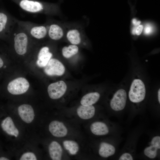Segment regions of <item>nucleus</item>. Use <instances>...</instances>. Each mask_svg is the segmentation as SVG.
Wrapping results in <instances>:
<instances>
[{"instance_id": "1", "label": "nucleus", "mask_w": 160, "mask_h": 160, "mask_svg": "<svg viewBox=\"0 0 160 160\" xmlns=\"http://www.w3.org/2000/svg\"><path fill=\"white\" fill-rule=\"evenodd\" d=\"M17 21V20L9 39L12 40L16 53L22 56L27 53L30 43L33 40Z\"/></svg>"}, {"instance_id": "2", "label": "nucleus", "mask_w": 160, "mask_h": 160, "mask_svg": "<svg viewBox=\"0 0 160 160\" xmlns=\"http://www.w3.org/2000/svg\"><path fill=\"white\" fill-rule=\"evenodd\" d=\"M146 93V87L143 81L138 77H135L132 81L129 91L130 101L134 103L142 102L145 98Z\"/></svg>"}, {"instance_id": "3", "label": "nucleus", "mask_w": 160, "mask_h": 160, "mask_svg": "<svg viewBox=\"0 0 160 160\" xmlns=\"http://www.w3.org/2000/svg\"><path fill=\"white\" fill-rule=\"evenodd\" d=\"M18 23L27 32L33 40H40L48 37L47 25L18 20Z\"/></svg>"}, {"instance_id": "4", "label": "nucleus", "mask_w": 160, "mask_h": 160, "mask_svg": "<svg viewBox=\"0 0 160 160\" xmlns=\"http://www.w3.org/2000/svg\"><path fill=\"white\" fill-rule=\"evenodd\" d=\"M17 20L8 14L0 12V38L9 39Z\"/></svg>"}, {"instance_id": "5", "label": "nucleus", "mask_w": 160, "mask_h": 160, "mask_svg": "<svg viewBox=\"0 0 160 160\" xmlns=\"http://www.w3.org/2000/svg\"><path fill=\"white\" fill-rule=\"evenodd\" d=\"M30 84L28 80L22 77L17 78L8 84L7 89L14 95H19L25 93L28 89Z\"/></svg>"}, {"instance_id": "6", "label": "nucleus", "mask_w": 160, "mask_h": 160, "mask_svg": "<svg viewBox=\"0 0 160 160\" xmlns=\"http://www.w3.org/2000/svg\"><path fill=\"white\" fill-rule=\"evenodd\" d=\"M127 98V93L124 89L120 88L118 89L110 100L111 108L115 111L123 110L125 107Z\"/></svg>"}, {"instance_id": "7", "label": "nucleus", "mask_w": 160, "mask_h": 160, "mask_svg": "<svg viewBox=\"0 0 160 160\" xmlns=\"http://www.w3.org/2000/svg\"><path fill=\"white\" fill-rule=\"evenodd\" d=\"M65 68L61 62L55 58H51L44 69V73L47 75L61 76L63 75Z\"/></svg>"}, {"instance_id": "8", "label": "nucleus", "mask_w": 160, "mask_h": 160, "mask_svg": "<svg viewBox=\"0 0 160 160\" xmlns=\"http://www.w3.org/2000/svg\"><path fill=\"white\" fill-rule=\"evenodd\" d=\"M67 89L65 83L63 81H60L50 84L47 88V92L51 99H57L64 95Z\"/></svg>"}, {"instance_id": "9", "label": "nucleus", "mask_w": 160, "mask_h": 160, "mask_svg": "<svg viewBox=\"0 0 160 160\" xmlns=\"http://www.w3.org/2000/svg\"><path fill=\"white\" fill-rule=\"evenodd\" d=\"M19 5L23 10L31 13H41L45 10L44 5L42 3L38 1L21 0Z\"/></svg>"}, {"instance_id": "10", "label": "nucleus", "mask_w": 160, "mask_h": 160, "mask_svg": "<svg viewBox=\"0 0 160 160\" xmlns=\"http://www.w3.org/2000/svg\"><path fill=\"white\" fill-rule=\"evenodd\" d=\"M48 128L51 134L56 137H64L68 134L66 127L64 123L59 121L54 120L51 122Z\"/></svg>"}, {"instance_id": "11", "label": "nucleus", "mask_w": 160, "mask_h": 160, "mask_svg": "<svg viewBox=\"0 0 160 160\" xmlns=\"http://www.w3.org/2000/svg\"><path fill=\"white\" fill-rule=\"evenodd\" d=\"M18 112L21 119L27 123H31L34 119V110L30 105L27 104L21 105L18 108Z\"/></svg>"}, {"instance_id": "12", "label": "nucleus", "mask_w": 160, "mask_h": 160, "mask_svg": "<svg viewBox=\"0 0 160 160\" xmlns=\"http://www.w3.org/2000/svg\"><path fill=\"white\" fill-rule=\"evenodd\" d=\"M52 56V54L48 46L41 47L37 54V65L39 67H45Z\"/></svg>"}, {"instance_id": "13", "label": "nucleus", "mask_w": 160, "mask_h": 160, "mask_svg": "<svg viewBox=\"0 0 160 160\" xmlns=\"http://www.w3.org/2000/svg\"><path fill=\"white\" fill-rule=\"evenodd\" d=\"M47 36L51 39L57 41L63 37L64 31L60 25L56 23H52L47 25Z\"/></svg>"}, {"instance_id": "14", "label": "nucleus", "mask_w": 160, "mask_h": 160, "mask_svg": "<svg viewBox=\"0 0 160 160\" xmlns=\"http://www.w3.org/2000/svg\"><path fill=\"white\" fill-rule=\"evenodd\" d=\"M1 127L4 131L8 135L17 137L19 131L15 127L12 119L8 116L1 122Z\"/></svg>"}, {"instance_id": "15", "label": "nucleus", "mask_w": 160, "mask_h": 160, "mask_svg": "<svg viewBox=\"0 0 160 160\" xmlns=\"http://www.w3.org/2000/svg\"><path fill=\"white\" fill-rule=\"evenodd\" d=\"M49 152L51 159L53 160H61L63 150L60 144L55 141H52L48 147Z\"/></svg>"}, {"instance_id": "16", "label": "nucleus", "mask_w": 160, "mask_h": 160, "mask_svg": "<svg viewBox=\"0 0 160 160\" xmlns=\"http://www.w3.org/2000/svg\"><path fill=\"white\" fill-rule=\"evenodd\" d=\"M95 108L93 105L88 106H79L76 110L79 117L84 120H87L92 118L95 113Z\"/></svg>"}, {"instance_id": "17", "label": "nucleus", "mask_w": 160, "mask_h": 160, "mask_svg": "<svg viewBox=\"0 0 160 160\" xmlns=\"http://www.w3.org/2000/svg\"><path fill=\"white\" fill-rule=\"evenodd\" d=\"M90 129L93 134L98 136L106 135L109 132L107 125L105 123L99 121L92 123L90 126Z\"/></svg>"}, {"instance_id": "18", "label": "nucleus", "mask_w": 160, "mask_h": 160, "mask_svg": "<svg viewBox=\"0 0 160 160\" xmlns=\"http://www.w3.org/2000/svg\"><path fill=\"white\" fill-rule=\"evenodd\" d=\"M100 97V94L98 92L89 93L82 97L80 103L81 105L84 106L92 105L98 101Z\"/></svg>"}, {"instance_id": "19", "label": "nucleus", "mask_w": 160, "mask_h": 160, "mask_svg": "<svg viewBox=\"0 0 160 160\" xmlns=\"http://www.w3.org/2000/svg\"><path fill=\"white\" fill-rule=\"evenodd\" d=\"M115 151V148L113 145L105 142H102L100 145L98 153L101 156L107 158L114 154Z\"/></svg>"}, {"instance_id": "20", "label": "nucleus", "mask_w": 160, "mask_h": 160, "mask_svg": "<svg viewBox=\"0 0 160 160\" xmlns=\"http://www.w3.org/2000/svg\"><path fill=\"white\" fill-rule=\"evenodd\" d=\"M66 37L72 44L78 45L81 41L80 33L78 30L76 28L71 29L68 30L66 34Z\"/></svg>"}, {"instance_id": "21", "label": "nucleus", "mask_w": 160, "mask_h": 160, "mask_svg": "<svg viewBox=\"0 0 160 160\" xmlns=\"http://www.w3.org/2000/svg\"><path fill=\"white\" fill-rule=\"evenodd\" d=\"M63 145L64 148L71 155H76L79 150L78 144L73 140H65L63 142Z\"/></svg>"}, {"instance_id": "22", "label": "nucleus", "mask_w": 160, "mask_h": 160, "mask_svg": "<svg viewBox=\"0 0 160 160\" xmlns=\"http://www.w3.org/2000/svg\"><path fill=\"white\" fill-rule=\"evenodd\" d=\"M79 49L76 45L71 44L65 46L62 49V54L65 58H68L77 54Z\"/></svg>"}, {"instance_id": "23", "label": "nucleus", "mask_w": 160, "mask_h": 160, "mask_svg": "<svg viewBox=\"0 0 160 160\" xmlns=\"http://www.w3.org/2000/svg\"><path fill=\"white\" fill-rule=\"evenodd\" d=\"M158 148L154 145H151L146 147L144 150V154L148 157L151 158H155L157 156Z\"/></svg>"}, {"instance_id": "24", "label": "nucleus", "mask_w": 160, "mask_h": 160, "mask_svg": "<svg viewBox=\"0 0 160 160\" xmlns=\"http://www.w3.org/2000/svg\"><path fill=\"white\" fill-rule=\"evenodd\" d=\"M20 160H36L35 155L31 152H27L23 153L21 156Z\"/></svg>"}, {"instance_id": "25", "label": "nucleus", "mask_w": 160, "mask_h": 160, "mask_svg": "<svg viewBox=\"0 0 160 160\" xmlns=\"http://www.w3.org/2000/svg\"><path fill=\"white\" fill-rule=\"evenodd\" d=\"M151 145L156 146L159 149L160 148V137L157 136L154 137L151 142Z\"/></svg>"}, {"instance_id": "26", "label": "nucleus", "mask_w": 160, "mask_h": 160, "mask_svg": "<svg viewBox=\"0 0 160 160\" xmlns=\"http://www.w3.org/2000/svg\"><path fill=\"white\" fill-rule=\"evenodd\" d=\"M119 160H132L133 158L131 154L129 153H124L119 157Z\"/></svg>"}, {"instance_id": "27", "label": "nucleus", "mask_w": 160, "mask_h": 160, "mask_svg": "<svg viewBox=\"0 0 160 160\" xmlns=\"http://www.w3.org/2000/svg\"><path fill=\"white\" fill-rule=\"evenodd\" d=\"M152 31V28L149 25H147L144 28V32L145 34H149Z\"/></svg>"}, {"instance_id": "28", "label": "nucleus", "mask_w": 160, "mask_h": 160, "mask_svg": "<svg viewBox=\"0 0 160 160\" xmlns=\"http://www.w3.org/2000/svg\"><path fill=\"white\" fill-rule=\"evenodd\" d=\"M143 26L142 25H139L137 27L135 31V34L137 35H140L142 32Z\"/></svg>"}, {"instance_id": "29", "label": "nucleus", "mask_w": 160, "mask_h": 160, "mask_svg": "<svg viewBox=\"0 0 160 160\" xmlns=\"http://www.w3.org/2000/svg\"><path fill=\"white\" fill-rule=\"evenodd\" d=\"M132 23L134 25L137 26L140 25L141 22L140 21H137L135 19H133L132 20Z\"/></svg>"}, {"instance_id": "30", "label": "nucleus", "mask_w": 160, "mask_h": 160, "mask_svg": "<svg viewBox=\"0 0 160 160\" xmlns=\"http://www.w3.org/2000/svg\"><path fill=\"white\" fill-rule=\"evenodd\" d=\"M4 65V62L0 56V68H2Z\"/></svg>"}, {"instance_id": "31", "label": "nucleus", "mask_w": 160, "mask_h": 160, "mask_svg": "<svg viewBox=\"0 0 160 160\" xmlns=\"http://www.w3.org/2000/svg\"><path fill=\"white\" fill-rule=\"evenodd\" d=\"M157 96L158 101L159 103H160V88L158 90L157 93Z\"/></svg>"}, {"instance_id": "32", "label": "nucleus", "mask_w": 160, "mask_h": 160, "mask_svg": "<svg viewBox=\"0 0 160 160\" xmlns=\"http://www.w3.org/2000/svg\"><path fill=\"white\" fill-rule=\"evenodd\" d=\"M137 27V26H135V27L133 28L132 30V34L133 35H135V31Z\"/></svg>"}, {"instance_id": "33", "label": "nucleus", "mask_w": 160, "mask_h": 160, "mask_svg": "<svg viewBox=\"0 0 160 160\" xmlns=\"http://www.w3.org/2000/svg\"><path fill=\"white\" fill-rule=\"evenodd\" d=\"M9 159H8V158L4 157H0V160H9Z\"/></svg>"}]
</instances>
